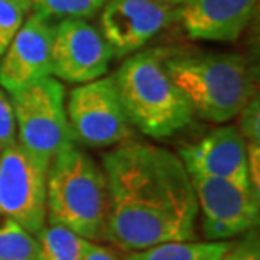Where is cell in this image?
I'll use <instances>...</instances> for the list:
<instances>
[{
	"mask_svg": "<svg viewBox=\"0 0 260 260\" xmlns=\"http://www.w3.org/2000/svg\"><path fill=\"white\" fill-rule=\"evenodd\" d=\"M30 9L32 5L22 4L19 0H0V56L22 27Z\"/></svg>",
	"mask_w": 260,
	"mask_h": 260,
	"instance_id": "19",
	"label": "cell"
},
{
	"mask_svg": "<svg viewBox=\"0 0 260 260\" xmlns=\"http://www.w3.org/2000/svg\"><path fill=\"white\" fill-rule=\"evenodd\" d=\"M19 2H22V4H27V5H32V2H30V0H19Z\"/></svg>",
	"mask_w": 260,
	"mask_h": 260,
	"instance_id": "24",
	"label": "cell"
},
{
	"mask_svg": "<svg viewBox=\"0 0 260 260\" xmlns=\"http://www.w3.org/2000/svg\"><path fill=\"white\" fill-rule=\"evenodd\" d=\"M46 174L19 142L0 152V211L38 235L46 225Z\"/></svg>",
	"mask_w": 260,
	"mask_h": 260,
	"instance_id": "8",
	"label": "cell"
},
{
	"mask_svg": "<svg viewBox=\"0 0 260 260\" xmlns=\"http://www.w3.org/2000/svg\"><path fill=\"white\" fill-rule=\"evenodd\" d=\"M257 4L258 0H188L181 20L191 38L230 43L250 24Z\"/></svg>",
	"mask_w": 260,
	"mask_h": 260,
	"instance_id": "13",
	"label": "cell"
},
{
	"mask_svg": "<svg viewBox=\"0 0 260 260\" xmlns=\"http://www.w3.org/2000/svg\"><path fill=\"white\" fill-rule=\"evenodd\" d=\"M179 159L189 174L225 179L243 188H252L245 140L235 125L218 127L198 142L184 145L179 150Z\"/></svg>",
	"mask_w": 260,
	"mask_h": 260,
	"instance_id": "12",
	"label": "cell"
},
{
	"mask_svg": "<svg viewBox=\"0 0 260 260\" xmlns=\"http://www.w3.org/2000/svg\"><path fill=\"white\" fill-rule=\"evenodd\" d=\"M46 213V221L59 223L90 242H105L107 176L75 142L66 145L48 168Z\"/></svg>",
	"mask_w": 260,
	"mask_h": 260,
	"instance_id": "3",
	"label": "cell"
},
{
	"mask_svg": "<svg viewBox=\"0 0 260 260\" xmlns=\"http://www.w3.org/2000/svg\"><path fill=\"white\" fill-rule=\"evenodd\" d=\"M108 0H36L34 14L43 19H86L103 9Z\"/></svg>",
	"mask_w": 260,
	"mask_h": 260,
	"instance_id": "18",
	"label": "cell"
},
{
	"mask_svg": "<svg viewBox=\"0 0 260 260\" xmlns=\"http://www.w3.org/2000/svg\"><path fill=\"white\" fill-rule=\"evenodd\" d=\"M181 5L157 0H108L100 15L102 36L112 56L125 58L181 19Z\"/></svg>",
	"mask_w": 260,
	"mask_h": 260,
	"instance_id": "9",
	"label": "cell"
},
{
	"mask_svg": "<svg viewBox=\"0 0 260 260\" xmlns=\"http://www.w3.org/2000/svg\"><path fill=\"white\" fill-rule=\"evenodd\" d=\"M81 260H122L112 248L103 247L96 242H90L86 247L85 253H83Z\"/></svg>",
	"mask_w": 260,
	"mask_h": 260,
	"instance_id": "22",
	"label": "cell"
},
{
	"mask_svg": "<svg viewBox=\"0 0 260 260\" xmlns=\"http://www.w3.org/2000/svg\"><path fill=\"white\" fill-rule=\"evenodd\" d=\"M113 58L110 46L95 25L85 19H61L53 30V75L68 83L95 81L105 76Z\"/></svg>",
	"mask_w": 260,
	"mask_h": 260,
	"instance_id": "10",
	"label": "cell"
},
{
	"mask_svg": "<svg viewBox=\"0 0 260 260\" xmlns=\"http://www.w3.org/2000/svg\"><path fill=\"white\" fill-rule=\"evenodd\" d=\"M162 63L203 120L230 122L255 96L253 71L243 56L162 49Z\"/></svg>",
	"mask_w": 260,
	"mask_h": 260,
	"instance_id": "2",
	"label": "cell"
},
{
	"mask_svg": "<svg viewBox=\"0 0 260 260\" xmlns=\"http://www.w3.org/2000/svg\"><path fill=\"white\" fill-rule=\"evenodd\" d=\"M15 142H17V128H15L12 100L0 86V152Z\"/></svg>",
	"mask_w": 260,
	"mask_h": 260,
	"instance_id": "21",
	"label": "cell"
},
{
	"mask_svg": "<svg viewBox=\"0 0 260 260\" xmlns=\"http://www.w3.org/2000/svg\"><path fill=\"white\" fill-rule=\"evenodd\" d=\"M53 30L48 19L32 14L0 56V86L7 95L53 75Z\"/></svg>",
	"mask_w": 260,
	"mask_h": 260,
	"instance_id": "11",
	"label": "cell"
},
{
	"mask_svg": "<svg viewBox=\"0 0 260 260\" xmlns=\"http://www.w3.org/2000/svg\"><path fill=\"white\" fill-rule=\"evenodd\" d=\"M36 235L0 211V260H36Z\"/></svg>",
	"mask_w": 260,
	"mask_h": 260,
	"instance_id": "16",
	"label": "cell"
},
{
	"mask_svg": "<svg viewBox=\"0 0 260 260\" xmlns=\"http://www.w3.org/2000/svg\"><path fill=\"white\" fill-rule=\"evenodd\" d=\"M102 162L108 186L107 242L130 253L194 240L200 211L179 155L127 139Z\"/></svg>",
	"mask_w": 260,
	"mask_h": 260,
	"instance_id": "1",
	"label": "cell"
},
{
	"mask_svg": "<svg viewBox=\"0 0 260 260\" xmlns=\"http://www.w3.org/2000/svg\"><path fill=\"white\" fill-rule=\"evenodd\" d=\"M203 233L208 240H230L257 228L260 194L252 188L200 174H189Z\"/></svg>",
	"mask_w": 260,
	"mask_h": 260,
	"instance_id": "7",
	"label": "cell"
},
{
	"mask_svg": "<svg viewBox=\"0 0 260 260\" xmlns=\"http://www.w3.org/2000/svg\"><path fill=\"white\" fill-rule=\"evenodd\" d=\"M157 2H164V4H171V5H181V7H183L188 0H157Z\"/></svg>",
	"mask_w": 260,
	"mask_h": 260,
	"instance_id": "23",
	"label": "cell"
},
{
	"mask_svg": "<svg viewBox=\"0 0 260 260\" xmlns=\"http://www.w3.org/2000/svg\"><path fill=\"white\" fill-rule=\"evenodd\" d=\"M66 117L73 140L90 147H110L130 135V123L113 76H102L73 88Z\"/></svg>",
	"mask_w": 260,
	"mask_h": 260,
	"instance_id": "6",
	"label": "cell"
},
{
	"mask_svg": "<svg viewBox=\"0 0 260 260\" xmlns=\"http://www.w3.org/2000/svg\"><path fill=\"white\" fill-rule=\"evenodd\" d=\"M10 96L17 142L48 169L51 160L75 142L68 125L63 83L46 76Z\"/></svg>",
	"mask_w": 260,
	"mask_h": 260,
	"instance_id": "5",
	"label": "cell"
},
{
	"mask_svg": "<svg viewBox=\"0 0 260 260\" xmlns=\"http://www.w3.org/2000/svg\"><path fill=\"white\" fill-rule=\"evenodd\" d=\"M238 130L245 140L252 188L260 194V110L257 95L240 112V128Z\"/></svg>",
	"mask_w": 260,
	"mask_h": 260,
	"instance_id": "17",
	"label": "cell"
},
{
	"mask_svg": "<svg viewBox=\"0 0 260 260\" xmlns=\"http://www.w3.org/2000/svg\"><path fill=\"white\" fill-rule=\"evenodd\" d=\"M220 260H260V237L257 228L245 232L235 242H230Z\"/></svg>",
	"mask_w": 260,
	"mask_h": 260,
	"instance_id": "20",
	"label": "cell"
},
{
	"mask_svg": "<svg viewBox=\"0 0 260 260\" xmlns=\"http://www.w3.org/2000/svg\"><path fill=\"white\" fill-rule=\"evenodd\" d=\"M128 123L150 137H169L193 122L194 112L162 63V49L140 51L113 75Z\"/></svg>",
	"mask_w": 260,
	"mask_h": 260,
	"instance_id": "4",
	"label": "cell"
},
{
	"mask_svg": "<svg viewBox=\"0 0 260 260\" xmlns=\"http://www.w3.org/2000/svg\"><path fill=\"white\" fill-rule=\"evenodd\" d=\"M30 2H32V4H34V2H36V0H30Z\"/></svg>",
	"mask_w": 260,
	"mask_h": 260,
	"instance_id": "25",
	"label": "cell"
},
{
	"mask_svg": "<svg viewBox=\"0 0 260 260\" xmlns=\"http://www.w3.org/2000/svg\"><path fill=\"white\" fill-rule=\"evenodd\" d=\"M230 242L205 240V242H168L149 247L145 250L130 252L127 260H220Z\"/></svg>",
	"mask_w": 260,
	"mask_h": 260,
	"instance_id": "14",
	"label": "cell"
},
{
	"mask_svg": "<svg viewBox=\"0 0 260 260\" xmlns=\"http://www.w3.org/2000/svg\"><path fill=\"white\" fill-rule=\"evenodd\" d=\"M36 260H81L90 240L80 237L59 223L46 221L36 235Z\"/></svg>",
	"mask_w": 260,
	"mask_h": 260,
	"instance_id": "15",
	"label": "cell"
}]
</instances>
